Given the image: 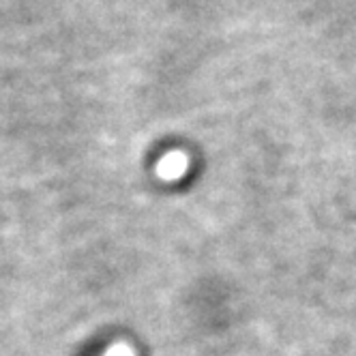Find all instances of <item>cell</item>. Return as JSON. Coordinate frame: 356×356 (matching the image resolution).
Returning a JSON list of instances; mask_svg holds the SVG:
<instances>
[{
  "mask_svg": "<svg viewBox=\"0 0 356 356\" xmlns=\"http://www.w3.org/2000/svg\"><path fill=\"white\" fill-rule=\"evenodd\" d=\"M187 157L183 155V152H170V155H165L159 165H157V174L163 178V181H178V178H183L185 172H187Z\"/></svg>",
  "mask_w": 356,
  "mask_h": 356,
  "instance_id": "cell-1",
  "label": "cell"
},
{
  "mask_svg": "<svg viewBox=\"0 0 356 356\" xmlns=\"http://www.w3.org/2000/svg\"><path fill=\"white\" fill-rule=\"evenodd\" d=\"M104 356H136V352L129 348V346H124V343H118V346H112Z\"/></svg>",
  "mask_w": 356,
  "mask_h": 356,
  "instance_id": "cell-2",
  "label": "cell"
}]
</instances>
